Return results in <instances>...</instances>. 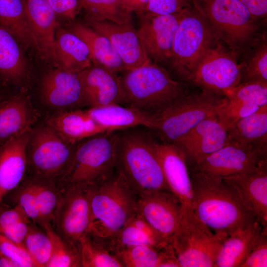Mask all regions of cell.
Returning <instances> with one entry per match:
<instances>
[{
    "label": "cell",
    "mask_w": 267,
    "mask_h": 267,
    "mask_svg": "<svg viewBox=\"0 0 267 267\" xmlns=\"http://www.w3.org/2000/svg\"><path fill=\"white\" fill-rule=\"evenodd\" d=\"M189 173L193 211L213 232L228 236L257 220L236 190L222 178Z\"/></svg>",
    "instance_id": "obj_1"
},
{
    "label": "cell",
    "mask_w": 267,
    "mask_h": 267,
    "mask_svg": "<svg viewBox=\"0 0 267 267\" xmlns=\"http://www.w3.org/2000/svg\"><path fill=\"white\" fill-rule=\"evenodd\" d=\"M123 131L118 133L115 171L137 196L153 190L170 191L155 150V139L140 132Z\"/></svg>",
    "instance_id": "obj_2"
},
{
    "label": "cell",
    "mask_w": 267,
    "mask_h": 267,
    "mask_svg": "<svg viewBox=\"0 0 267 267\" xmlns=\"http://www.w3.org/2000/svg\"><path fill=\"white\" fill-rule=\"evenodd\" d=\"M125 71L120 77L122 104L149 115L158 114L191 93L185 82L175 80L155 62Z\"/></svg>",
    "instance_id": "obj_3"
},
{
    "label": "cell",
    "mask_w": 267,
    "mask_h": 267,
    "mask_svg": "<svg viewBox=\"0 0 267 267\" xmlns=\"http://www.w3.org/2000/svg\"><path fill=\"white\" fill-rule=\"evenodd\" d=\"M91 220L88 234L108 237L136 214L137 196L116 171L110 178L89 185Z\"/></svg>",
    "instance_id": "obj_4"
},
{
    "label": "cell",
    "mask_w": 267,
    "mask_h": 267,
    "mask_svg": "<svg viewBox=\"0 0 267 267\" xmlns=\"http://www.w3.org/2000/svg\"><path fill=\"white\" fill-rule=\"evenodd\" d=\"M221 42L239 56L265 31L239 0H196Z\"/></svg>",
    "instance_id": "obj_5"
},
{
    "label": "cell",
    "mask_w": 267,
    "mask_h": 267,
    "mask_svg": "<svg viewBox=\"0 0 267 267\" xmlns=\"http://www.w3.org/2000/svg\"><path fill=\"white\" fill-rule=\"evenodd\" d=\"M118 135L117 132L101 133L76 144L72 161L57 183L58 189L92 184L112 176Z\"/></svg>",
    "instance_id": "obj_6"
},
{
    "label": "cell",
    "mask_w": 267,
    "mask_h": 267,
    "mask_svg": "<svg viewBox=\"0 0 267 267\" xmlns=\"http://www.w3.org/2000/svg\"><path fill=\"white\" fill-rule=\"evenodd\" d=\"M220 42L196 0L182 12L168 63L186 82L196 63Z\"/></svg>",
    "instance_id": "obj_7"
},
{
    "label": "cell",
    "mask_w": 267,
    "mask_h": 267,
    "mask_svg": "<svg viewBox=\"0 0 267 267\" xmlns=\"http://www.w3.org/2000/svg\"><path fill=\"white\" fill-rule=\"evenodd\" d=\"M224 96L202 90L180 98L154 115L155 127L163 142L176 144L204 119L216 114Z\"/></svg>",
    "instance_id": "obj_8"
},
{
    "label": "cell",
    "mask_w": 267,
    "mask_h": 267,
    "mask_svg": "<svg viewBox=\"0 0 267 267\" xmlns=\"http://www.w3.org/2000/svg\"><path fill=\"white\" fill-rule=\"evenodd\" d=\"M227 237L213 232L190 207L183 209L171 243L181 267H212Z\"/></svg>",
    "instance_id": "obj_9"
},
{
    "label": "cell",
    "mask_w": 267,
    "mask_h": 267,
    "mask_svg": "<svg viewBox=\"0 0 267 267\" xmlns=\"http://www.w3.org/2000/svg\"><path fill=\"white\" fill-rule=\"evenodd\" d=\"M28 145L27 161L32 173L31 178L57 185L72 161L75 146L67 143L47 125L31 131Z\"/></svg>",
    "instance_id": "obj_10"
},
{
    "label": "cell",
    "mask_w": 267,
    "mask_h": 267,
    "mask_svg": "<svg viewBox=\"0 0 267 267\" xmlns=\"http://www.w3.org/2000/svg\"><path fill=\"white\" fill-rule=\"evenodd\" d=\"M239 56L222 42L209 49L189 72L186 82L224 96L240 83Z\"/></svg>",
    "instance_id": "obj_11"
},
{
    "label": "cell",
    "mask_w": 267,
    "mask_h": 267,
    "mask_svg": "<svg viewBox=\"0 0 267 267\" xmlns=\"http://www.w3.org/2000/svg\"><path fill=\"white\" fill-rule=\"evenodd\" d=\"M60 191L51 224L66 241L79 243L88 234L91 220L89 185L67 187Z\"/></svg>",
    "instance_id": "obj_12"
},
{
    "label": "cell",
    "mask_w": 267,
    "mask_h": 267,
    "mask_svg": "<svg viewBox=\"0 0 267 267\" xmlns=\"http://www.w3.org/2000/svg\"><path fill=\"white\" fill-rule=\"evenodd\" d=\"M265 159L267 150L228 141L223 147L189 167V171L223 178L252 171Z\"/></svg>",
    "instance_id": "obj_13"
},
{
    "label": "cell",
    "mask_w": 267,
    "mask_h": 267,
    "mask_svg": "<svg viewBox=\"0 0 267 267\" xmlns=\"http://www.w3.org/2000/svg\"><path fill=\"white\" fill-rule=\"evenodd\" d=\"M182 212V202L170 191L157 190L137 195L136 214L169 242Z\"/></svg>",
    "instance_id": "obj_14"
},
{
    "label": "cell",
    "mask_w": 267,
    "mask_h": 267,
    "mask_svg": "<svg viewBox=\"0 0 267 267\" xmlns=\"http://www.w3.org/2000/svg\"><path fill=\"white\" fill-rule=\"evenodd\" d=\"M182 11L167 14L147 12L137 14L139 17L137 34L151 61L168 63Z\"/></svg>",
    "instance_id": "obj_15"
},
{
    "label": "cell",
    "mask_w": 267,
    "mask_h": 267,
    "mask_svg": "<svg viewBox=\"0 0 267 267\" xmlns=\"http://www.w3.org/2000/svg\"><path fill=\"white\" fill-rule=\"evenodd\" d=\"M86 25L106 36L122 60L125 71L150 61L147 56L132 20L118 24L108 20L95 21L86 18Z\"/></svg>",
    "instance_id": "obj_16"
},
{
    "label": "cell",
    "mask_w": 267,
    "mask_h": 267,
    "mask_svg": "<svg viewBox=\"0 0 267 267\" xmlns=\"http://www.w3.org/2000/svg\"><path fill=\"white\" fill-rule=\"evenodd\" d=\"M228 141L227 129L216 114L203 120L175 145L184 154L189 168Z\"/></svg>",
    "instance_id": "obj_17"
},
{
    "label": "cell",
    "mask_w": 267,
    "mask_h": 267,
    "mask_svg": "<svg viewBox=\"0 0 267 267\" xmlns=\"http://www.w3.org/2000/svg\"><path fill=\"white\" fill-rule=\"evenodd\" d=\"M41 93L44 101L52 107L73 110L87 106L79 73L59 67L48 71L44 76Z\"/></svg>",
    "instance_id": "obj_18"
},
{
    "label": "cell",
    "mask_w": 267,
    "mask_h": 267,
    "mask_svg": "<svg viewBox=\"0 0 267 267\" xmlns=\"http://www.w3.org/2000/svg\"><path fill=\"white\" fill-rule=\"evenodd\" d=\"M267 105V85L257 83L239 84L224 95L216 116L227 129L238 120Z\"/></svg>",
    "instance_id": "obj_19"
},
{
    "label": "cell",
    "mask_w": 267,
    "mask_h": 267,
    "mask_svg": "<svg viewBox=\"0 0 267 267\" xmlns=\"http://www.w3.org/2000/svg\"><path fill=\"white\" fill-rule=\"evenodd\" d=\"M222 179L236 190L246 207L267 228V159L252 171Z\"/></svg>",
    "instance_id": "obj_20"
},
{
    "label": "cell",
    "mask_w": 267,
    "mask_h": 267,
    "mask_svg": "<svg viewBox=\"0 0 267 267\" xmlns=\"http://www.w3.org/2000/svg\"><path fill=\"white\" fill-rule=\"evenodd\" d=\"M154 146L170 191L181 201L183 208L192 207L190 175L184 154L174 144L155 140Z\"/></svg>",
    "instance_id": "obj_21"
},
{
    "label": "cell",
    "mask_w": 267,
    "mask_h": 267,
    "mask_svg": "<svg viewBox=\"0 0 267 267\" xmlns=\"http://www.w3.org/2000/svg\"><path fill=\"white\" fill-rule=\"evenodd\" d=\"M24 2L35 49L42 58L57 66L56 15L47 0H24Z\"/></svg>",
    "instance_id": "obj_22"
},
{
    "label": "cell",
    "mask_w": 267,
    "mask_h": 267,
    "mask_svg": "<svg viewBox=\"0 0 267 267\" xmlns=\"http://www.w3.org/2000/svg\"><path fill=\"white\" fill-rule=\"evenodd\" d=\"M87 106L122 105L123 91L120 77L117 73L104 67L92 64L79 73Z\"/></svg>",
    "instance_id": "obj_23"
},
{
    "label": "cell",
    "mask_w": 267,
    "mask_h": 267,
    "mask_svg": "<svg viewBox=\"0 0 267 267\" xmlns=\"http://www.w3.org/2000/svg\"><path fill=\"white\" fill-rule=\"evenodd\" d=\"M31 130L0 145V203L23 181Z\"/></svg>",
    "instance_id": "obj_24"
},
{
    "label": "cell",
    "mask_w": 267,
    "mask_h": 267,
    "mask_svg": "<svg viewBox=\"0 0 267 267\" xmlns=\"http://www.w3.org/2000/svg\"><path fill=\"white\" fill-rule=\"evenodd\" d=\"M90 117L102 133H111L143 126L153 129L155 117L118 104L89 107Z\"/></svg>",
    "instance_id": "obj_25"
},
{
    "label": "cell",
    "mask_w": 267,
    "mask_h": 267,
    "mask_svg": "<svg viewBox=\"0 0 267 267\" xmlns=\"http://www.w3.org/2000/svg\"><path fill=\"white\" fill-rule=\"evenodd\" d=\"M35 113L26 96L17 94L0 102V145L31 130Z\"/></svg>",
    "instance_id": "obj_26"
},
{
    "label": "cell",
    "mask_w": 267,
    "mask_h": 267,
    "mask_svg": "<svg viewBox=\"0 0 267 267\" xmlns=\"http://www.w3.org/2000/svg\"><path fill=\"white\" fill-rule=\"evenodd\" d=\"M47 125L64 140L75 145L82 140L102 133L87 109L63 111L50 117Z\"/></svg>",
    "instance_id": "obj_27"
},
{
    "label": "cell",
    "mask_w": 267,
    "mask_h": 267,
    "mask_svg": "<svg viewBox=\"0 0 267 267\" xmlns=\"http://www.w3.org/2000/svg\"><path fill=\"white\" fill-rule=\"evenodd\" d=\"M55 47L57 67L79 73L92 64L90 51L86 43L58 24L56 30Z\"/></svg>",
    "instance_id": "obj_28"
},
{
    "label": "cell",
    "mask_w": 267,
    "mask_h": 267,
    "mask_svg": "<svg viewBox=\"0 0 267 267\" xmlns=\"http://www.w3.org/2000/svg\"><path fill=\"white\" fill-rule=\"evenodd\" d=\"M263 228L257 220L247 227L228 236L222 245L213 267H240L254 247Z\"/></svg>",
    "instance_id": "obj_29"
},
{
    "label": "cell",
    "mask_w": 267,
    "mask_h": 267,
    "mask_svg": "<svg viewBox=\"0 0 267 267\" xmlns=\"http://www.w3.org/2000/svg\"><path fill=\"white\" fill-rule=\"evenodd\" d=\"M69 31L87 45L92 64L104 67L117 73L125 71L122 60L106 36L87 25L78 23L72 24Z\"/></svg>",
    "instance_id": "obj_30"
},
{
    "label": "cell",
    "mask_w": 267,
    "mask_h": 267,
    "mask_svg": "<svg viewBox=\"0 0 267 267\" xmlns=\"http://www.w3.org/2000/svg\"><path fill=\"white\" fill-rule=\"evenodd\" d=\"M228 141L267 150V105L227 129Z\"/></svg>",
    "instance_id": "obj_31"
},
{
    "label": "cell",
    "mask_w": 267,
    "mask_h": 267,
    "mask_svg": "<svg viewBox=\"0 0 267 267\" xmlns=\"http://www.w3.org/2000/svg\"><path fill=\"white\" fill-rule=\"evenodd\" d=\"M27 64L20 44L0 25V76L4 82L16 83L25 76Z\"/></svg>",
    "instance_id": "obj_32"
},
{
    "label": "cell",
    "mask_w": 267,
    "mask_h": 267,
    "mask_svg": "<svg viewBox=\"0 0 267 267\" xmlns=\"http://www.w3.org/2000/svg\"><path fill=\"white\" fill-rule=\"evenodd\" d=\"M240 83H257L267 85V38L263 33L239 56Z\"/></svg>",
    "instance_id": "obj_33"
},
{
    "label": "cell",
    "mask_w": 267,
    "mask_h": 267,
    "mask_svg": "<svg viewBox=\"0 0 267 267\" xmlns=\"http://www.w3.org/2000/svg\"><path fill=\"white\" fill-rule=\"evenodd\" d=\"M0 25L25 47H34L24 0H0Z\"/></svg>",
    "instance_id": "obj_34"
},
{
    "label": "cell",
    "mask_w": 267,
    "mask_h": 267,
    "mask_svg": "<svg viewBox=\"0 0 267 267\" xmlns=\"http://www.w3.org/2000/svg\"><path fill=\"white\" fill-rule=\"evenodd\" d=\"M49 236L51 243V254L47 267H82L80 245L62 238L51 223L42 227Z\"/></svg>",
    "instance_id": "obj_35"
},
{
    "label": "cell",
    "mask_w": 267,
    "mask_h": 267,
    "mask_svg": "<svg viewBox=\"0 0 267 267\" xmlns=\"http://www.w3.org/2000/svg\"><path fill=\"white\" fill-rule=\"evenodd\" d=\"M32 223L17 205L0 203V234L24 246V241Z\"/></svg>",
    "instance_id": "obj_36"
},
{
    "label": "cell",
    "mask_w": 267,
    "mask_h": 267,
    "mask_svg": "<svg viewBox=\"0 0 267 267\" xmlns=\"http://www.w3.org/2000/svg\"><path fill=\"white\" fill-rule=\"evenodd\" d=\"M82 267H123L116 256L89 234L79 240Z\"/></svg>",
    "instance_id": "obj_37"
},
{
    "label": "cell",
    "mask_w": 267,
    "mask_h": 267,
    "mask_svg": "<svg viewBox=\"0 0 267 267\" xmlns=\"http://www.w3.org/2000/svg\"><path fill=\"white\" fill-rule=\"evenodd\" d=\"M95 238L112 254L122 249L136 245H145L160 248L147 234L129 221L113 234L105 238Z\"/></svg>",
    "instance_id": "obj_38"
},
{
    "label": "cell",
    "mask_w": 267,
    "mask_h": 267,
    "mask_svg": "<svg viewBox=\"0 0 267 267\" xmlns=\"http://www.w3.org/2000/svg\"><path fill=\"white\" fill-rule=\"evenodd\" d=\"M82 8L86 18L95 21L122 24L132 20V13L123 8L119 0H82Z\"/></svg>",
    "instance_id": "obj_39"
},
{
    "label": "cell",
    "mask_w": 267,
    "mask_h": 267,
    "mask_svg": "<svg viewBox=\"0 0 267 267\" xmlns=\"http://www.w3.org/2000/svg\"><path fill=\"white\" fill-rule=\"evenodd\" d=\"M36 196L42 221V228L51 223L60 195L56 184L49 181L30 178L28 179Z\"/></svg>",
    "instance_id": "obj_40"
},
{
    "label": "cell",
    "mask_w": 267,
    "mask_h": 267,
    "mask_svg": "<svg viewBox=\"0 0 267 267\" xmlns=\"http://www.w3.org/2000/svg\"><path fill=\"white\" fill-rule=\"evenodd\" d=\"M31 223L24 241L35 267H47L51 254L50 239L44 228Z\"/></svg>",
    "instance_id": "obj_41"
},
{
    "label": "cell",
    "mask_w": 267,
    "mask_h": 267,
    "mask_svg": "<svg viewBox=\"0 0 267 267\" xmlns=\"http://www.w3.org/2000/svg\"><path fill=\"white\" fill-rule=\"evenodd\" d=\"M159 249L141 245L122 249L113 254L123 267H158Z\"/></svg>",
    "instance_id": "obj_42"
},
{
    "label": "cell",
    "mask_w": 267,
    "mask_h": 267,
    "mask_svg": "<svg viewBox=\"0 0 267 267\" xmlns=\"http://www.w3.org/2000/svg\"><path fill=\"white\" fill-rule=\"evenodd\" d=\"M4 197H10L12 205H18L32 223L42 227L38 203L28 180L22 181L18 187L9 192Z\"/></svg>",
    "instance_id": "obj_43"
},
{
    "label": "cell",
    "mask_w": 267,
    "mask_h": 267,
    "mask_svg": "<svg viewBox=\"0 0 267 267\" xmlns=\"http://www.w3.org/2000/svg\"><path fill=\"white\" fill-rule=\"evenodd\" d=\"M0 252L18 267H35L30 255L24 246L0 234Z\"/></svg>",
    "instance_id": "obj_44"
},
{
    "label": "cell",
    "mask_w": 267,
    "mask_h": 267,
    "mask_svg": "<svg viewBox=\"0 0 267 267\" xmlns=\"http://www.w3.org/2000/svg\"><path fill=\"white\" fill-rule=\"evenodd\" d=\"M196 0H148L145 12L167 14L180 12L194 4Z\"/></svg>",
    "instance_id": "obj_45"
},
{
    "label": "cell",
    "mask_w": 267,
    "mask_h": 267,
    "mask_svg": "<svg viewBox=\"0 0 267 267\" xmlns=\"http://www.w3.org/2000/svg\"><path fill=\"white\" fill-rule=\"evenodd\" d=\"M267 267V228L263 230L254 247L240 267Z\"/></svg>",
    "instance_id": "obj_46"
},
{
    "label": "cell",
    "mask_w": 267,
    "mask_h": 267,
    "mask_svg": "<svg viewBox=\"0 0 267 267\" xmlns=\"http://www.w3.org/2000/svg\"><path fill=\"white\" fill-rule=\"evenodd\" d=\"M57 17L74 20L82 9V0H47Z\"/></svg>",
    "instance_id": "obj_47"
},
{
    "label": "cell",
    "mask_w": 267,
    "mask_h": 267,
    "mask_svg": "<svg viewBox=\"0 0 267 267\" xmlns=\"http://www.w3.org/2000/svg\"><path fill=\"white\" fill-rule=\"evenodd\" d=\"M258 21L265 23L267 16V0H239Z\"/></svg>",
    "instance_id": "obj_48"
},
{
    "label": "cell",
    "mask_w": 267,
    "mask_h": 267,
    "mask_svg": "<svg viewBox=\"0 0 267 267\" xmlns=\"http://www.w3.org/2000/svg\"><path fill=\"white\" fill-rule=\"evenodd\" d=\"M158 267H181L171 243L159 249Z\"/></svg>",
    "instance_id": "obj_49"
},
{
    "label": "cell",
    "mask_w": 267,
    "mask_h": 267,
    "mask_svg": "<svg viewBox=\"0 0 267 267\" xmlns=\"http://www.w3.org/2000/svg\"><path fill=\"white\" fill-rule=\"evenodd\" d=\"M122 6L128 12L137 14L146 11L148 0H119Z\"/></svg>",
    "instance_id": "obj_50"
},
{
    "label": "cell",
    "mask_w": 267,
    "mask_h": 267,
    "mask_svg": "<svg viewBox=\"0 0 267 267\" xmlns=\"http://www.w3.org/2000/svg\"><path fill=\"white\" fill-rule=\"evenodd\" d=\"M0 267H18V266L10 259L0 252Z\"/></svg>",
    "instance_id": "obj_51"
},
{
    "label": "cell",
    "mask_w": 267,
    "mask_h": 267,
    "mask_svg": "<svg viewBox=\"0 0 267 267\" xmlns=\"http://www.w3.org/2000/svg\"><path fill=\"white\" fill-rule=\"evenodd\" d=\"M7 97H2V96H0V102L2 101V100H4L5 99L7 98Z\"/></svg>",
    "instance_id": "obj_52"
},
{
    "label": "cell",
    "mask_w": 267,
    "mask_h": 267,
    "mask_svg": "<svg viewBox=\"0 0 267 267\" xmlns=\"http://www.w3.org/2000/svg\"><path fill=\"white\" fill-rule=\"evenodd\" d=\"M0 79L2 80L3 81V80L2 79V78L0 77Z\"/></svg>",
    "instance_id": "obj_53"
}]
</instances>
